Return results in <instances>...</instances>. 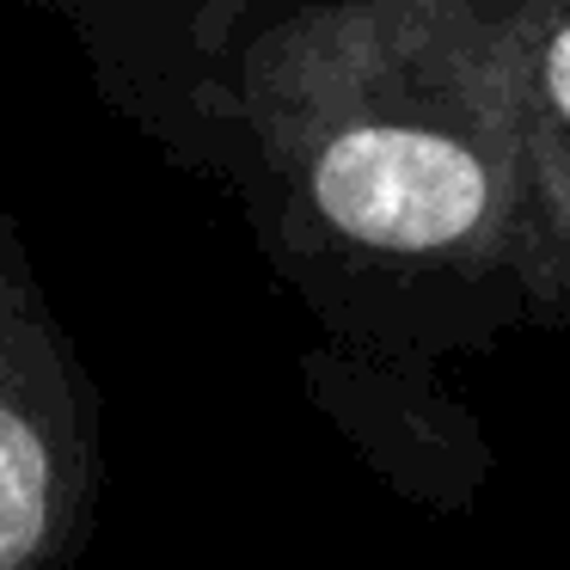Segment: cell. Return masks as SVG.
<instances>
[{
    "label": "cell",
    "mask_w": 570,
    "mask_h": 570,
    "mask_svg": "<svg viewBox=\"0 0 570 570\" xmlns=\"http://www.w3.org/2000/svg\"><path fill=\"white\" fill-rule=\"evenodd\" d=\"M313 203L356 246L442 252L484 222L491 178L479 154L435 129L356 124L313 160Z\"/></svg>",
    "instance_id": "cell-1"
},
{
    "label": "cell",
    "mask_w": 570,
    "mask_h": 570,
    "mask_svg": "<svg viewBox=\"0 0 570 570\" xmlns=\"http://www.w3.org/2000/svg\"><path fill=\"white\" fill-rule=\"evenodd\" d=\"M56 540V448L0 399V570H31Z\"/></svg>",
    "instance_id": "cell-2"
},
{
    "label": "cell",
    "mask_w": 570,
    "mask_h": 570,
    "mask_svg": "<svg viewBox=\"0 0 570 570\" xmlns=\"http://www.w3.org/2000/svg\"><path fill=\"white\" fill-rule=\"evenodd\" d=\"M546 92H552V105L570 117V26L552 38V50H546Z\"/></svg>",
    "instance_id": "cell-3"
}]
</instances>
